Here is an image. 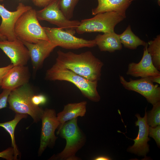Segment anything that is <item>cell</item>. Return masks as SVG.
<instances>
[{
  "instance_id": "1",
  "label": "cell",
  "mask_w": 160,
  "mask_h": 160,
  "mask_svg": "<svg viewBox=\"0 0 160 160\" xmlns=\"http://www.w3.org/2000/svg\"><path fill=\"white\" fill-rule=\"evenodd\" d=\"M54 64L93 81L100 80L103 63L90 51L79 54L59 50Z\"/></svg>"
},
{
  "instance_id": "2",
  "label": "cell",
  "mask_w": 160,
  "mask_h": 160,
  "mask_svg": "<svg viewBox=\"0 0 160 160\" xmlns=\"http://www.w3.org/2000/svg\"><path fill=\"white\" fill-rule=\"evenodd\" d=\"M45 78L51 81H64L76 86L82 94L89 100L98 102L100 97L97 91L98 81L88 80L70 70L54 64L46 71Z\"/></svg>"
},
{
  "instance_id": "3",
  "label": "cell",
  "mask_w": 160,
  "mask_h": 160,
  "mask_svg": "<svg viewBox=\"0 0 160 160\" xmlns=\"http://www.w3.org/2000/svg\"><path fill=\"white\" fill-rule=\"evenodd\" d=\"M66 140V146L63 150L52 156L50 159L77 160L76 153L84 145L85 135L77 125V118L65 122L57 133Z\"/></svg>"
},
{
  "instance_id": "4",
  "label": "cell",
  "mask_w": 160,
  "mask_h": 160,
  "mask_svg": "<svg viewBox=\"0 0 160 160\" xmlns=\"http://www.w3.org/2000/svg\"><path fill=\"white\" fill-rule=\"evenodd\" d=\"M34 94L28 83L11 91L7 103L9 108L16 113L28 115L37 123L41 120L44 110L32 103L31 99Z\"/></svg>"
},
{
  "instance_id": "5",
  "label": "cell",
  "mask_w": 160,
  "mask_h": 160,
  "mask_svg": "<svg viewBox=\"0 0 160 160\" xmlns=\"http://www.w3.org/2000/svg\"><path fill=\"white\" fill-rule=\"evenodd\" d=\"M14 32L17 38L28 43H35L40 40L49 41L37 18L36 11L32 8L19 17L15 25Z\"/></svg>"
},
{
  "instance_id": "6",
  "label": "cell",
  "mask_w": 160,
  "mask_h": 160,
  "mask_svg": "<svg viewBox=\"0 0 160 160\" xmlns=\"http://www.w3.org/2000/svg\"><path fill=\"white\" fill-rule=\"evenodd\" d=\"M124 18L114 12L99 13L93 17L84 19L80 21L76 29L79 34L85 33H111L114 32L115 26Z\"/></svg>"
},
{
  "instance_id": "7",
  "label": "cell",
  "mask_w": 160,
  "mask_h": 160,
  "mask_svg": "<svg viewBox=\"0 0 160 160\" xmlns=\"http://www.w3.org/2000/svg\"><path fill=\"white\" fill-rule=\"evenodd\" d=\"M59 1L53 0L42 9L36 11L37 18L39 20L48 21L74 35L80 21L68 19L60 9Z\"/></svg>"
},
{
  "instance_id": "8",
  "label": "cell",
  "mask_w": 160,
  "mask_h": 160,
  "mask_svg": "<svg viewBox=\"0 0 160 160\" xmlns=\"http://www.w3.org/2000/svg\"><path fill=\"white\" fill-rule=\"evenodd\" d=\"M49 40L57 47L67 49L92 47L96 46L94 39L87 40L79 38L59 28L43 27Z\"/></svg>"
},
{
  "instance_id": "9",
  "label": "cell",
  "mask_w": 160,
  "mask_h": 160,
  "mask_svg": "<svg viewBox=\"0 0 160 160\" xmlns=\"http://www.w3.org/2000/svg\"><path fill=\"white\" fill-rule=\"evenodd\" d=\"M119 79L120 83L125 89L139 93L153 105L160 102V87L158 84L154 85L149 77L136 80L130 79L128 81L123 76L120 75Z\"/></svg>"
},
{
  "instance_id": "10",
  "label": "cell",
  "mask_w": 160,
  "mask_h": 160,
  "mask_svg": "<svg viewBox=\"0 0 160 160\" xmlns=\"http://www.w3.org/2000/svg\"><path fill=\"white\" fill-rule=\"evenodd\" d=\"M42 121L40 145L38 151L40 156L48 147H53L57 138L55 131L58 128L59 123L55 110L46 108L41 118Z\"/></svg>"
},
{
  "instance_id": "11",
  "label": "cell",
  "mask_w": 160,
  "mask_h": 160,
  "mask_svg": "<svg viewBox=\"0 0 160 160\" xmlns=\"http://www.w3.org/2000/svg\"><path fill=\"white\" fill-rule=\"evenodd\" d=\"M31 8L30 6L20 3L16 10L11 12L6 9L3 5L0 4V16L1 18L0 34L9 41H13L17 39L14 32L15 23L22 14Z\"/></svg>"
},
{
  "instance_id": "12",
  "label": "cell",
  "mask_w": 160,
  "mask_h": 160,
  "mask_svg": "<svg viewBox=\"0 0 160 160\" xmlns=\"http://www.w3.org/2000/svg\"><path fill=\"white\" fill-rule=\"evenodd\" d=\"M0 49L9 58L14 66L26 65L30 59L28 49L17 38L12 41L7 40L0 41Z\"/></svg>"
},
{
  "instance_id": "13",
  "label": "cell",
  "mask_w": 160,
  "mask_h": 160,
  "mask_svg": "<svg viewBox=\"0 0 160 160\" xmlns=\"http://www.w3.org/2000/svg\"><path fill=\"white\" fill-rule=\"evenodd\" d=\"M22 41L28 50L34 71L41 67L45 59L57 47L49 41L40 40L35 43Z\"/></svg>"
},
{
  "instance_id": "14",
  "label": "cell",
  "mask_w": 160,
  "mask_h": 160,
  "mask_svg": "<svg viewBox=\"0 0 160 160\" xmlns=\"http://www.w3.org/2000/svg\"><path fill=\"white\" fill-rule=\"evenodd\" d=\"M147 113L145 109L143 117H141L139 114L135 115L137 120L135 122V125L139 127L138 134L137 137L133 140L134 141V145L127 150L128 152L138 156H145L149 151V145L147 142L150 139L148 137L149 126L147 122Z\"/></svg>"
},
{
  "instance_id": "15",
  "label": "cell",
  "mask_w": 160,
  "mask_h": 160,
  "mask_svg": "<svg viewBox=\"0 0 160 160\" xmlns=\"http://www.w3.org/2000/svg\"><path fill=\"white\" fill-rule=\"evenodd\" d=\"M148 46L147 43L144 46L143 56L139 63L132 62L128 64L126 72L127 75L141 78L160 76L159 71L153 65L151 56L148 51Z\"/></svg>"
},
{
  "instance_id": "16",
  "label": "cell",
  "mask_w": 160,
  "mask_h": 160,
  "mask_svg": "<svg viewBox=\"0 0 160 160\" xmlns=\"http://www.w3.org/2000/svg\"><path fill=\"white\" fill-rule=\"evenodd\" d=\"M31 76L26 65L13 66L4 77L1 88L11 91L28 83Z\"/></svg>"
},
{
  "instance_id": "17",
  "label": "cell",
  "mask_w": 160,
  "mask_h": 160,
  "mask_svg": "<svg viewBox=\"0 0 160 160\" xmlns=\"http://www.w3.org/2000/svg\"><path fill=\"white\" fill-rule=\"evenodd\" d=\"M98 5L92 9V14L95 15L105 12H116L124 18L126 17V11L134 0H97Z\"/></svg>"
},
{
  "instance_id": "18",
  "label": "cell",
  "mask_w": 160,
  "mask_h": 160,
  "mask_svg": "<svg viewBox=\"0 0 160 160\" xmlns=\"http://www.w3.org/2000/svg\"><path fill=\"white\" fill-rule=\"evenodd\" d=\"M87 104V102L83 101L78 103H68L65 105L63 110L57 114L59 123L57 133L66 121L79 116H84L86 111Z\"/></svg>"
},
{
  "instance_id": "19",
  "label": "cell",
  "mask_w": 160,
  "mask_h": 160,
  "mask_svg": "<svg viewBox=\"0 0 160 160\" xmlns=\"http://www.w3.org/2000/svg\"><path fill=\"white\" fill-rule=\"evenodd\" d=\"M94 39L96 46H98L101 51L113 52L122 49V46L119 40V34L115 32L99 34Z\"/></svg>"
},
{
  "instance_id": "20",
  "label": "cell",
  "mask_w": 160,
  "mask_h": 160,
  "mask_svg": "<svg viewBox=\"0 0 160 160\" xmlns=\"http://www.w3.org/2000/svg\"><path fill=\"white\" fill-rule=\"evenodd\" d=\"M119 36L124 47L131 49H136L139 46H144L147 44L134 33L130 25L122 33L119 34Z\"/></svg>"
},
{
  "instance_id": "21",
  "label": "cell",
  "mask_w": 160,
  "mask_h": 160,
  "mask_svg": "<svg viewBox=\"0 0 160 160\" xmlns=\"http://www.w3.org/2000/svg\"><path fill=\"white\" fill-rule=\"evenodd\" d=\"M28 115L16 113L14 119L12 120L3 123H0V127L4 129L9 134L11 139V145L14 149L15 160L18 159L19 152L16 143L15 137V131L16 127L21 119L26 118Z\"/></svg>"
},
{
  "instance_id": "22",
  "label": "cell",
  "mask_w": 160,
  "mask_h": 160,
  "mask_svg": "<svg viewBox=\"0 0 160 160\" xmlns=\"http://www.w3.org/2000/svg\"><path fill=\"white\" fill-rule=\"evenodd\" d=\"M147 50L151 57L153 65L160 70V35H158L153 40L148 43Z\"/></svg>"
},
{
  "instance_id": "23",
  "label": "cell",
  "mask_w": 160,
  "mask_h": 160,
  "mask_svg": "<svg viewBox=\"0 0 160 160\" xmlns=\"http://www.w3.org/2000/svg\"><path fill=\"white\" fill-rule=\"evenodd\" d=\"M153 106L152 110L147 113V120L149 126L155 127L160 124V102Z\"/></svg>"
},
{
  "instance_id": "24",
  "label": "cell",
  "mask_w": 160,
  "mask_h": 160,
  "mask_svg": "<svg viewBox=\"0 0 160 160\" xmlns=\"http://www.w3.org/2000/svg\"><path fill=\"white\" fill-rule=\"evenodd\" d=\"M79 0H60V9L65 17L70 20L73 17L75 7Z\"/></svg>"
},
{
  "instance_id": "25",
  "label": "cell",
  "mask_w": 160,
  "mask_h": 160,
  "mask_svg": "<svg viewBox=\"0 0 160 160\" xmlns=\"http://www.w3.org/2000/svg\"><path fill=\"white\" fill-rule=\"evenodd\" d=\"M149 135L155 140L158 146L160 145V126L158 125L155 127H149Z\"/></svg>"
},
{
  "instance_id": "26",
  "label": "cell",
  "mask_w": 160,
  "mask_h": 160,
  "mask_svg": "<svg viewBox=\"0 0 160 160\" xmlns=\"http://www.w3.org/2000/svg\"><path fill=\"white\" fill-rule=\"evenodd\" d=\"M0 158L7 160H16L14 148L12 147H9L0 152Z\"/></svg>"
},
{
  "instance_id": "27",
  "label": "cell",
  "mask_w": 160,
  "mask_h": 160,
  "mask_svg": "<svg viewBox=\"0 0 160 160\" xmlns=\"http://www.w3.org/2000/svg\"><path fill=\"white\" fill-rule=\"evenodd\" d=\"M31 100L34 105L39 106L45 104L47 101L46 96L42 94H34L32 97Z\"/></svg>"
},
{
  "instance_id": "28",
  "label": "cell",
  "mask_w": 160,
  "mask_h": 160,
  "mask_svg": "<svg viewBox=\"0 0 160 160\" xmlns=\"http://www.w3.org/2000/svg\"><path fill=\"white\" fill-rule=\"evenodd\" d=\"M11 91L9 90L3 89L0 94V110L7 107L8 98Z\"/></svg>"
},
{
  "instance_id": "29",
  "label": "cell",
  "mask_w": 160,
  "mask_h": 160,
  "mask_svg": "<svg viewBox=\"0 0 160 160\" xmlns=\"http://www.w3.org/2000/svg\"><path fill=\"white\" fill-rule=\"evenodd\" d=\"M14 66L10 64L7 66L0 67V87H1L3 79L8 71Z\"/></svg>"
},
{
  "instance_id": "30",
  "label": "cell",
  "mask_w": 160,
  "mask_h": 160,
  "mask_svg": "<svg viewBox=\"0 0 160 160\" xmlns=\"http://www.w3.org/2000/svg\"><path fill=\"white\" fill-rule=\"evenodd\" d=\"M53 0H31L33 4L36 6L41 7H44L49 4Z\"/></svg>"
},
{
  "instance_id": "31",
  "label": "cell",
  "mask_w": 160,
  "mask_h": 160,
  "mask_svg": "<svg viewBox=\"0 0 160 160\" xmlns=\"http://www.w3.org/2000/svg\"><path fill=\"white\" fill-rule=\"evenodd\" d=\"M153 83L160 84V76H151L149 77Z\"/></svg>"
},
{
  "instance_id": "32",
  "label": "cell",
  "mask_w": 160,
  "mask_h": 160,
  "mask_svg": "<svg viewBox=\"0 0 160 160\" xmlns=\"http://www.w3.org/2000/svg\"><path fill=\"white\" fill-rule=\"evenodd\" d=\"M94 159L95 160H109L111 159L108 156H101L96 157Z\"/></svg>"
},
{
  "instance_id": "33",
  "label": "cell",
  "mask_w": 160,
  "mask_h": 160,
  "mask_svg": "<svg viewBox=\"0 0 160 160\" xmlns=\"http://www.w3.org/2000/svg\"><path fill=\"white\" fill-rule=\"evenodd\" d=\"M7 40V39L0 34V41Z\"/></svg>"
},
{
  "instance_id": "34",
  "label": "cell",
  "mask_w": 160,
  "mask_h": 160,
  "mask_svg": "<svg viewBox=\"0 0 160 160\" xmlns=\"http://www.w3.org/2000/svg\"><path fill=\"white\" fill-rule=\"evenodd\" d=\"M158 4L159 6H160V0H158Z\"/></svg>"
},
{
  "instance_id": "35",
  "label": "cell",
  "mask_w": 160,
  "mask_h": 160,
  "mask_svg": "<svg viewBox=\"0 0 160 160\" xmlns=\"http://www.w3.org/2000/svg\"><path fill=\"white\" fill-rule=\"evenodd\" d=\"M4 0H0V2H2Z\"/></svg>"
}]
</instances>
